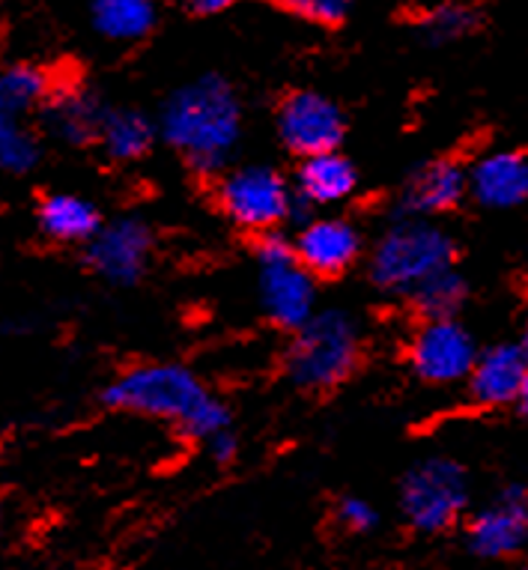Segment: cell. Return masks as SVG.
<instances>
[{"mask_svg": "<svg viewBox=\"0 0 528 570\" xmlns=\"http://www.w3.org/2000/svg\"><path fill=\"white\" fill-rule=\"evenodd\" d=\"M242 108L222 76H204L167 96L158 114L162 138L201 174H215L236 150Z\"/></svg>", "mask_w": 528, "mask_h": 570, "instance_id": "cell-1", "label": "cell"}, {"mask_svg": "<svg viewBox=\"0 0 528 570\" xmlns=\"http://www.w3.org/2000/svg\"><path fill=\"white\" fill-rule=\"evenodd\" d=\"M114 410L140 412L153 419H170L197 440H213L231 431V412L218 397L206 392L192 371L179 365H140L114 380L105 392Z\"/></svg>", "mask_w": 528, "mask_h": 570, "instance_id": "cell-2", "label": "cell"}, {"mask_svg": "<svg viewBox=\"0 0 528 570\" xmlns=\"http://www.w3.org/2000/svg\"><path fill=\"white\" fill-rule=\"evenodd\" d=\"M451 261L454 243L442 227L427 218H407L389 227L373 248L371 278L380 291L412 296L424 281L451 269Z\"/></svg>", "mask_w": 528, "mask_h": 570, "instance_id": "cell-3", "label": "cell"}, {"mask_svg": "<svg viewBox=\"0 0 528 570\" xmlns=\"http://www.w3.org/2000/svg\"><path fill=\"white\" fill-rule=\"evenodd\" d=\"M359 362V332L341 311H320L299 328L287 353V374L299 389L320 392L343 383Z\"/></svg>", "mask_w": 528, "mask_h": 570, "instance_id": "cell-4", "label": "cell"}, {"mask_svg": "<svg viewBox=\"0 0 528 570\" xmlns=\"http://www.w3.org/2000/svg\"><path fill=\"white\" fill-rule=\"evenodd\" d=\"M260 302L278 326L302 328L314 317V275L299 263L296 248L281 236L257 245Z\"/></svg>", "mask_w": 528, "mask_h": 570, "instance_id": "cell-5", "label": "cell"}, {"mask_svg": "<svg viewBox=\"0 0 528 570\" xmlns=\"http://www.w3.org/2000/svg\"><path fill=\"white\" fill-rule=\"evenodd\" d=\"M469 499V484L460 463L448 458L421 460L403 481L400 508L418 532H439L454 523Z\"/></svg>", "mask_w": 528, "mask_h": 570, "instance_id": "cell-6", "label": "cell"}, {"mask_svg": "<svg viewBox=\"0 0 528 570\" xmlns=\"http://www.w3.org/2000/svg\"><path fill=\"white\" fill-rule=\"evenodd\" d=\"M218 200L227 218L245 230H272L290 213L287 183L263 165L233 168L218 186Z\"/></svg>", "mask_w": 528, "mask_h": 570, "instance_id": "cell-7", "label": "cell"}, {"mask_svg": "<svg viewBox=\"0 0 528 570\" xmlns=\"http://www.w3.org/2000/svg\"><path fill=\"white\" fill-rule=\"evenodd\" d=\"M278 131L290 150L307 159V156L338 150L346 122H343L341 108L329 96L314 94V90H299L281 102Z\"/></svg>", "mask_w": 528, "mask_h": 570, "instance_id": "cell-8", "label": "cell"}, {"mask_svg": "<svg viewBox=\"0 0 528 570\" xmlns=\"http://www.w3.org/2000/svg\"><path fill=\"white\" fill-rule=\"evenodd\" d=\"M472 335L454 320H427L412 341V367L427 383L451 385L469 380L475 362H478Z\"/></svg>", "mask_w": 528, "mask_h": 570, "instance_id": "cell-9", "label": "cell"}, {"mask_svg": "<svg viewBox=\"0 0 528 570\" xmlns=\"http://www.w3.org/2000/svg\"><path fill=\"white\" fill-rule=\"evenodd\" d=\"M149 248H153V236L147 227L135 218H123L102 227L87 243V261L102 278L114 284H131L147 266Z\"/></svg>", "mask_w": 528, "mask_h": 570, "instance_id": "cell-10", "label": "cell"}, {"mask_svg": "<svg viewBox=\"0 0 528 570\" xmlns=\"http://www.w3.org/2000/svg\"><path fill=\"white\" fill-rule=\"evenodd\" d=\"M528 538V493L508 487L499 502L475 517L469 525V547L483 559H505L517 552Z\"/></svg>", "mask_w": 528, "mask_h": 570, "instance_id": "cell-11", "label": "cell"}, {"mask_svg": "<svg viewBox=\"0 0 528 570\" xmlns=\"http://www.w3.org/2000/svg\"><path fill=\"white\" fill-rule=\"evenodd\" d=\"M293 248L299 263L311 275H341L359 257L362 239L359 230L343 218H314L299 230Z\"/></svg>", "mask_w": 528, "mask_h": 570, "instance_id": "cell-12", "label": "cell"}, {"mask_svg": "<svg viewBox=\"0 0 528 570\" xmlns=\"http://www.w3.org/2000/svg\"><path fill=\"white\" fill-rule=\"evenodd\" d=\"M526 376V346H490V350L478 355V362H475L472 374H469V392H472V401L481 403V406H501V403L519 401V392H522Z\"/></svg>", "mask_w": 528, "mask_h": 570, "instance_id": "cell-13", "label": "cell"}, {"mask_svg": "<svg viewBox=\"0 0 528 570\" xmlns=\"http://www.w3.org/2000/svg\"><path fill=\"white\" fill-rule=\"evenodd\" d=\"M469 191L483 206L508 209L528 200V159L519 153H490L469 174Z\"/></svg>", "mask_w": 528, "mask_h": 570, "instance_id": "cell-14", "label": "cell"}, {"mask_svg": "<svg viewBox=\"0 0 528 570\" xmlns=\"http://www.w3.org/2000/svg\"><path fill=\"white\" fill-rule=\"evenodd\" d=\"M469 191V174H463L454 161H433L409 179L403 191V204L415 218L446 213L460 204V197Z\"/></svg>", "mask_w": 528, "mask_h": 570, "instance_id": "cell-15", "label": "cell"}, {"mask_svg": "<svg viewBox=\"0 0 528 570\" xmlns=\"http://www.w3.org/2000/svg\"><path fill=\"white\" fill-rule=\"evenodd\" d=\"M296 191L305 204L332 206L355 191V168L341 153H320L302 161L296 177Z\"/></svg>", "mask_w": 528, "mask_h": 570, "instance_id": "cell-16", "label": "cell"}, {"mask_svg": "<svg viewBox=\"0 0 528 570\" xmlns=\"http://www.w3.org/2000/svg\"><path fill=\"white\" fill-rule=\"evenodd\" d=\"M105 108L84 90H63L48 99V129L66 144H90L99 140L105 122Z\"/></svg>", "mask_w": 528, "mask_h": 570, "instance_id": "cell-17", "label": "cell"}, {"mask_svg": "<svg viewBox=\"0 0 528 570\" xmlns=\"http://www.w3.org/2000/svg\"><path fill=\"white\" fill-rule=\"evenodd\" d=\"M39 227L57 243H90L99 234V213L78 195H48L39 204Z\"/></svg>", "mask_w": 528, "mask_h": 570, "instance_id": "cell-18", "label": "cell"}, {"mask_svg": "<svg viewBox=\"0 0 528 570\" xmlns=\"http://www.w3.org/2000/svg\"><path fill=\"white\" fill-rule=\"evenodd\" d=\"M153 0H96L94 28L111 42H138L156 28Z\"/></svg>", "mask_w": 528, "mask_h": 570, "instance_id": "cell-19", "label": "cell"}, {"mask_svg": "<svg viewBox=\"0 0 528 570\" xmlns=\"http://www.w3.org/2000/svg\"><path fill=\"white\" fill-rule=\"evenodd\" d=\"M156 138V126L144 117L140 111H108L102 122V140L105 153L117 161H135L153 147Z\"/></svg>", "mask_w": 528, "mask_h": 570, "instance_id": "cell-20", "label": "cell"}, {"mask_svg": "<svg viewBox=\"0 0 528 570\" xmlns=\"http://www.w3.org/2000/svg\"><path fill=\"white\" fill-rule=\"evenodd\" d=\"M46 99H51V78L39 66L16 63L0 78V105L10 117L30 111Z\"/></svg>", "mask_w": 528, "mask_h": 570, "instance_id": "cell-21", "label": "cell"}, {"mask_svg": "<svg viewBox=\"0 0 528 570\" xmlns=\"http://www.w3.org/2000/svg\"><path fill=\"white\" fill-rule=\"evenodd\" d=\"M409 299L415 302V308L424 314L427 320H451L454 311L463 305L466 284L454 269H446L424 281Z\"/></svg>", "mask_w": 528, "mask_h": 570, "instance_id": "cell-22", "label": "cell"}, {"mask_svg": "<svg viewBox=\"0 0 528 570\" xmlns=\"http://www.w3.org/2000/svg\"><path fill=\"white\" fill-rule=\"evenodd\" d=\"M0 161L10 174H28L39 161V140L10 114L0 120Z\"/></svg>", "mask_w": 528, "mask_h": 570, "instance_id": "cell-23", "label": "cell"}, {"mask_svg": "<svg viewBox=\"0 0 528 570\" xmlns=\"http://www.w3.org/2000/svg\"><path fill=\"white\" fill-rule=\"evenodd\" d=\"M475 24H478V19L466 3H442L421 19V33L430 46H446V42L469 37Z\"/></svg>", "mask_w": 528, "mask_h": 570, "instance_id": "cell-24", "label": "cell"}, {"mask_svg": "<svg viewBox=\"0 0 528 570\" xmlns=\"http://www.w3.org/2000/svg\"><path fill=\"white\" fill-rule=\"evenodd\" d=\"M284 10L296 12L307 21H320V24H338L346 19L352 0H275Z\"/></svg>", "mask_w": 528, "mask_h": 570, "instance_id": "cell-25", "label": "cell"}, {"mask_svg": "<svg viewBox=\"0 0 528 570\" xmlns=\"http://www.w3.org/2000/svg\"><path fill=\"white\" fill-rule=\"evenodd\" d=\"M338 520H341L350 532H371L373 525H377V511H373L364 499H343L341 505H338Z\"/></svg>", "mask_w": 528, "mask_h": 570, "instance_id": "cell-26", "label": "cell"}, {"mask_svg": "<svg viewBox=\"0 0 528 570\" xmlns=\"http://www.w3.org/2000/svg\"><path fill=\"white\" fill-rule=\"evenodd\" d=\"M236 445H239V442H236V436H233L231 431L218 433V436H213V440H209L213 458L222 460V463H227V460L236 458Z\"/></svg>", "mask_w": 528, "mask_h": 570, "instance_id": "cell-27", "label": "cell"}, {"mask_svg": "<svg viewBox=\"0 0 528 570\" xmlns=\"http://www.w3.org/2000/svg\"><path fill=\"white\" fill-rule=\"evenodd\" d=\"M183 3L197 16H215V12L231 10L236 0H183Z\"/></svg>", "mask_w": 528, "mask_h": 570, "instance_id": "cell-28", "label": "cell"}, {"mask_svg": "<svg viewBox=\"0 0 528 570\" xmlns=\"http://www.w3.org/2000/svg\"><path fill=\"white\" fill-rule=\"evenodd\" d=\"M519 410L528 415V376H526V383H522V392H519Z\"/></svg>", "mask_w": 528, "mask_h": 570, "instance_id": "cell-29", "label": "cell"}, {"mask_svg": "<svg viewBox=\"0 0 528 570\" xmlns=\"http://www.w3.org/2000/svg\"><path fill=\"white\" fill-rule=\"evenodd\" d=\"M522 346H526V353H528V332H526V344H522Z\"/></svg>", "mask_w": 528, "mask_h": 570, "instance_id": "cell-30", "label": "cell"}, {"mask_svg": "<svg viewBox=\"0 0 528 570\" xmlns=\"http://www.w3.org/2000/svg\"><path fill=\"white\" fill-rule=\"evenodd\" d=\"M526 570H528V568H526Z\"/></svg>", "mask_w": 528, "mask_h": 570, "instance_id": "cell-31", "label": "cell"}]
</instances>
